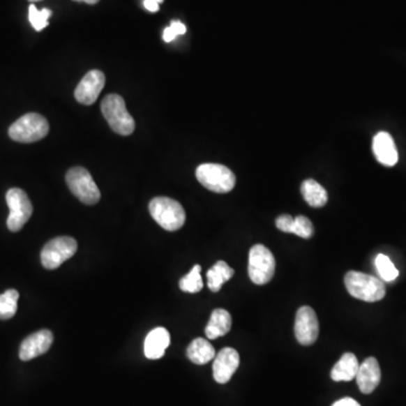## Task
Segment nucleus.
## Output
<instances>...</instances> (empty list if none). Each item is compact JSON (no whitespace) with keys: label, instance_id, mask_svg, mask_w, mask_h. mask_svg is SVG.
Instances as JSON below:
<instances>
[{"label":"nucleus","instance_id":"f257e3e1","mask_svg":"<svg viewBox=\"0 0 406 406\" xmlns=\"http://www.w3.org/2000/svg\"><path fill=\"white\" fill-rule=\"evenodd\" d=\"M345 283L347 292L359 301L375 303L385 297L386 287L383 280L370 274L349 271L345 274Z\"/></svg>","mask_w":406,"mask_h":406},{"label":"nucleus","instance_id":"f03ea898","mask_svg":"<svg viewBox=\"0 0 406 406\" xmlns=\"http://www.w3.org/2000/svg\"><path fill=\"white\" fill-rule=\"evenodd\" d=\"M149 212L153 220L168 232L181 230L186 223V211L183 206L171 197H153L149 203Z\"/></svg>","mask_w":406,"mask_h":406},{"label":"nucleus","instance_id":"7ed1b4c3","mask_svg":"<svg viewBox=\"0 0 406 406\" xmlns=\"http://www.w3.org/2000/svg\"><path fill=\"white\" fill-rule=\"evenodd\" d=\"M104 118L110 127L120 135H130L135 131V123L133 116L128 112L123 98L118 94H110L104 98L100 104Z\"/></svg>","mask_w":406,"mask_h":406},{"label":"nucleus","instance_id":"20e7f679","mask_svg":"<svg viewBox=\"0 0 406 406\" xmlns=\"http://www.w3.org/2000/svg\"><path fill=\"white\" fill-rule=\"evenodd\" d=\"M49 122L38 113H29L10 126L8 135L14 142L31 144L38 142L49 133Z\"/></svg>","mask_w":406,"mask_h":406},{"label":"nucleus","instance_id":"39448f33","mask_svg":"<svg viewBox=\"0 0 406 406\" xmlns=\"http://www.w3.org/2000/svg\"><path fill=\"white\" fill-rule=\"evenodd\" d=\"M195 175L204 188L216 193H228L236 184L233 172L220 164H202L197 168Z\"/></svg>","mask_w":406,"mask_h":406},{"label":"nucleus","instance_id":"423d86ee","mask_svg":"<svg viewBox=\"0 0 406 406\" xmlns=\"http://www.w3.org/2000/svg\"><path fill=\"white\" fill-rule=\"evenodd\" d=\"M276 272L273 254L264 245H254L248 255V276L252 283L259 286L270 283Z\"/></svg>","mask_w":406,"mask_h":406},{"label":"nucleus","instance_id":"0eeeda50","mask_svg":"<svg viewBox=\"0 0 406 406\" xmlns=\"http://www.w3.org/2000/svg\"><path fill=\"white\" fill-rule=\"evenodd\" d=\"M66 182L71 193L87 206H93L100 201V190L86 168H70L66 175Z\"/></svg>","mask_w":406,"mask_h":406},{"label":"nucleus","instance_id":"6e6552de","mask_svg":"<svg viewBox=\"0 0 406 406\" xmlns=\"http://www.w3.org/2000/svg\"><path fill=\"white\" fill-rule=\"evenodd\" d=\"M9 206L7 227L10 232H20L33 213V206L27 193L21 188H10L6 195Z\"/></svg>","mask_w":406,"mask_h":406},{"label":"nucleus","instance_id":"1a4fd4ad","mask_svg":"<svg viewBox=\"0 0 406 406\" xmlns=\"http://www.w3.org/2000/svg\"><path fill=\"white\" fill-rule=\"evenodd\" d=\"M76 239L68 236L57 237L51 239L42 248L41 262L42 265L47 270H54L59 268L62 263L70 259L77 252Z\"/></svg>","mask_w":406,"mask_h":406},{"label":"nucleus","instance_id":"9d476101","mask_svg":"<svg viewBox=\"0 0 406 406\" xmlns=\"http://www.w3.org/2000/svg\"><path fill=\"white\" fill-rule=\"evenodd\" d=\"M319 333L317 316L312 307L303 306L298 309L294 321V336L303 345L315 343Z\"/></svg>","mask_w":406,"mask_h":406},{"label":"nucleus","instance_id":"9b49d317","mask_svg":"<svg viewBox=\"0 0 406 406\" xmlns=\"http://www.w3.org/2000/svg\"><path fill=\"white\" fill-rule=\"evenodd\" d=\"M104 86H105V75L102 71H89L77 85L75 98L80 104L91 105L98 100V95L104 89Z\"/></svg>","mask_w":406,"mask_h":406},{"label":"nucleus","instance_id":"f8f14e48","mask_svg":"<svg viewBox=\"0 0 406 406\" xmlns=\"http://www.w3.org/2000/svg\"><path fill=\"white\" fill-rule=\"evenodd\" d=\"M239 366V354L233 347L219 351L213 361V378L219 384H226L235 374Z\"/></svg>","mask_w":406,"mask_h":406},{"label":"nucleus","instance_id":"ddd939ff","mask_svg":"<svg viewBox=\"0 0 406 406\" xmlns=\"http://www.w3.org/2000/svg\"><path fill=\"white\" fill-rule=\"evenodd\" d=\"M53 343V334L51 331L41 330L33 333L22 342L20 349V358L23 361H30L36 356L45 354Z\"/></svg>","mask_w":406,"mask_h":406},{"label":"nucleus","instance_id":"4468645a","mask_svg":"<svg viewBox=\"0 0 406 406\" xmlns=\"http://www.w3.org/2000/svg\"><path fill=\"white\" fill-rule=\"evenodd\" d=\"M380 379L382 371L379 363L374 356L367 358L359 366L356 373V380L360 391L363 394H371L377 389V386L379 385Z\"/></svg>","mask_w":406,"mask_h":406},{"label":"nucleus","instance_id":"2eb2a0df","mask_svg":"<svg viewBox=\"0 0 406 406\" xmlns=\"http://www.w3.org/2000/svg\"><path fill=\"white\" fill-rule=\"evenodd\" d=\"M373 151L377 160L384 166L391 167L398 162V153L394 139L389 133H379L375 135Z\"/></svg>","mask_w":406,"mask_h":406},{"label":"nucleus","instance_id":"dca6fc26","mask_svg":"<svg viewBox=\"0 0 406 406\" xmlns=\"http://www.w3.org/2000/svg\"><path fill=\"white\" fill-rule=\"evenodd\" d=\"M171 345L170 333L164 327H157L151 331L144 340V356L148 359H160L165 354L166 349Z\"/></svg>","mask_w":406,"mask_h":406},{"label":"nucleus","instance_id":"f3484780","mask_svg":"<svg viewBox=\"0 0 406 406\" xmlns=\"http://www.w3.org/2000/svg\"><path fill=\"white\" fill-rule=\"evenodd\" d=\"M359 362L356 356L351 352L343 354L341 359L336 362L331 371V378L334 382H351L356 379V373L359 369Z\"/></svg>","mask_w":406,"mask_h":406},{"label":"nucleus","instance_id":"a211bd4d","mask_svg":"<svg viewBox=\"0 0 406 406\" xmlns=\"http://www.w3.org/2000/svg\"><path fill=\"white\" fill-rule=\"evenodd\" d=\"M232 324H233L232 316L226 309H215L206 327V338L209 340H216L220 336H226L232 329Z\"/></svg>","mask_w":406,"mask_h":406},{"label":"nucleus","instance_id":"6ab92c4d","mask_svg":"<svg viewBox=\"0 0 406 406\" xmlns=\"http://www.w3.org/2000/svg\"><path fill=\"white\" fill-rule=\"evenodd\" d=\"M186 356L195 365H206L208 362L215 359L216 350L211 343L204 338H195L188 345Z\"/></svg>","mask_w":406,"mask_h":406},{"label":"nucleus","instance_id":"aec40b11","mask_svg":"<svg viewBox=\"0 0 406 406\" xmlns=\"http://www.w3.org/2000/svg\"><path fill=\"white\" fill-rule=\"evenodd\" d=\"M235 271L230 268L224 261H218L208 272H206V279H208V287L213 292H218L221 287L228 280L233 278Z\"/></svg>","mask_w":406,"mask_h":406},{"label":"nucleus","instance_id":"412c9836","mask_svg":"<svg viewBox=\"0 0 406 406\" xmlns=\"http://www.w3.org/2000/svg\"><path fill=\"white\" fill-rule=\"evenodd\" d=\"M301 195L309 206L322 208L327 203V192L315 180L303 181L301 188Z\"/></svg>","mask_w":406,"mask_h":406},{"label":"nucleus","instance_id":"4be33fe9","mask_svg":"<svg viewBox=\"0 0 406 406\" xmlns=\"http://www.w3.org/2000/svg\"><path fill=\"white\" fill-rule=\"evenodd\" d=\"M20 294L15 289H9L0 294V319H9L17 312V301Z\"/></svg>","mask_w":406,"mask_h":406},{"label":"nucleus","instance_id":"5701e85b","mask_svg":"<svg viewBox=\"0 0 406 406\" xmlns=\"http://www.w3.org/2000/svg\"><path fill=\"white\" fill-rule=\"evenodd\" d=\"M200 272V265H195L193 269L180 280L181 290L188 294H197L201 292L203 288V281Z\"/></svg>","mask_w":406,"mask_h":406},{"label":"nucleus","instance_id":"b1692460","mask_svg":"<svg viewBox=\"0 0 406 406\" xmlns=\"http://www.w3.org/2000/svg\"><path fill=\"white\" fill-rule=\"evenodd\" d=\"M375 265H376L380 278L386 283H391L395 279H398V276H400V272L395 266L394 263L391 262L389 256L384 255V254H378L376 256Z\"/></svg>","mask_w":406,"mask_h":406},{"label":"nucleus","instance_id":"393cba45","mask_svg":"<svg viewBox=\"0 0 406 406\" xmlns=\"http://www.w3.org/2000/svg\"><path fill=\"white\" fill-rule=\"evenodd\" d=\"M52 15V12L50 9L45 8L42 10H38L34 5H31L29 8V20H30L32 27L34 30L40 31L45 30V27L49 25V18Z\"/></svg>","mask_w":406,"mask_h":406},{"label":"nucleus","instance_id":"a878e982","mask_svg":"<svg viewBox=\"0 0 406 406\" xmlns=\"http://www.w3.org/2000/svg\"><path fill=\"white\" fill-rule=\"evenodd\" d=\"M292 234L299 236L301 239H310L314 235V226L312 221L305 216H298L294 218Z\"/></svg>","mask_w":406,"mask_h":406},{"label":"nucleus","instance_id":"bb28decb","mask_svg":"<svg viewBox=\"0 0 406 406\" xmlns=\"http://www.w3.org/2000/svg\"><path fill=\"white\" fill-rule=\"evenodd\" d=\"M294 217L290 215H281L276 220V226L278 230L283 233L292 234V226H294Z\"/></svg>","mask_w":406,"mask_h":406},{"label":"nucleus","instance_id":"cd10ccee","mask_svg":"<svg viewBox=\"0 0 406 406\" xmlns=\"http://www.w3.org/2000/svg\"><path fill=\"white\" fill-rule=\"evenodd\" d=\"M170 27L173 29L174 32L176 33V36H183L186 34V27L184 24L181 23L180 21H173Z\"/></svg>","mask_w":406,"mask_h":406},{"label":"nucleus","instance_id":"c85d7f7f","mask_svg":"<svg viewBox=\"0 0 406 406\" xmlns=\"http://www.w3.org/2000/svg\"><path fill=\"white\" fill-rule=\"evenodd\" d=\"M332 406H361L356 400L351 398H341V400H336V403Z\"/></svg>","mask_w":406,"mask_h":406},{"label":"nucleus","instance_id":"c756f323","mask_svg":"<svg viewBox=\"0 0 406 406\" xmlns=\"http://www.w3.org/2000/svg\"><path fill=\"white\" fill-rule=\"evenodd\" d=\"M176 33L174 32L173 29L171 27H166L164 30V34H163V38L165 42H172L174 38H176Z\"/></svg>","mask_w":406,"mask_h":406},{"label":"nucleus","instance_id":"7c9ffc66","mask_svg":"<svg viewBox=\"0 0 406 406\" xmlns=\"http://www.w3.org/2000/svg\"><path fill=\"white\" fill-rule=\"evenodd\" d=\"M144 5L149 12L156 13L159 10V3L155 0H144Z\"/></svg>","mask_w":406,"mask_h":406},{"label":"nucleus","instance_id":"2f4dec72","mask_svg":"<svg viewBox=\"0 0 406 406\" xmlns=\"http://www.w3.org/2000/svg\"><path fill=\"white\" fill-rule=\"evenodd\" d=\"M85 1L86 3H89V5H95V3H98L100 0H83Z\"/></svg>","mask_w":406,"mask_h":406},{"label":"nucleus","instance_id":"473e14b6","mask_svg":"<svg viewBox=\"0 0 406 406\" xmlns=\"http://www.w3.org/2000/svg\"><path fill=\"white\" fill-rule=\"evenodd\" d=\"M155 1H157L158 3H162L164 0H155Z\"/></svg>","mask_w":406,"mask_h":406},{"label":"nucleus","instance_id":"72a5a7b5","mask_svg":"<svg viewBox=\"0 0 406 406\" xmlns=\"http://www.w3.org/2000/svg\"><path fill=\"white\" fill-rule=\"evenodd\" d=\"M29 1H31V3H34V1H38V0H29Z\"/></svg>","mask_w":406,"mask_h":406},{"label":"nucleus","instance_id":"f704fd0d","mask_svg":"<svg viewBox=\"0 0 406 406\" xmlns=\"http://www.w3.org/2000/svg\"><path fill=\"white\" fill-rule=\"evenodd\" d=\"M75 1H83V0H75Z\"/></svg>","mask_w":406,"mask_h":406}]
</instances>
